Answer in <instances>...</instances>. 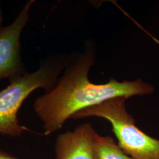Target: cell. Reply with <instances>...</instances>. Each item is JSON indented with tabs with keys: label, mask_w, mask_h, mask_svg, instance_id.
<instances>
[{
	"label": "cell",
	"mask_w": 159,
	"mask_h": 159,
	"mask_svg": "<svg viewBox=\"0 0 159 159\" xmlns=\"http://www.w3.org/2000/svg\"><path fill=\"white\" fill-rule=\"evenodd\" d=\"M94 61V52L86 51L68 65L50 90L35 100L33 109L43 123L45 136L61 129L75 114L85 108L114 98L128 99L154 90L152 85L140 79L122 82L112 79L105 84L93 83L88 75Z\"/></svg>",
	"instance_id": "6da1fadb"
},
{
	"label": "cell",
	"mask_w": 159,
	"mask_h": 159,
	"mask_svg": "<svg viewBox=\"0 0 159 159\" xmlns=\"http://www.w3.org/2000/svg\"><path fill=\"white\" fill-rule=\"evenodd\" d=\"M65 66L62 59L46 60L32 73L10 80V84L0 91V134L19 137L29 129L21 125L18 113L25 99L35 90H50Z\"/></svg>",
	"instance_id": "7a4b0ae2"
},
{
	"label": "cell",
	"mask_w": 159,
	"mask_h": 159,
	"mask_svg": "<svg viewBox=\"0 0 159 159\" xmlns=\"http://www.w3.org/2000/svg\"><path fill=\"white\" fill-rule=\"evenodd\" d=\"M127 98L121 97L106 100L75 114L72 119L96 117L107 120L117 143L133 159H159V140L139 129L135 120L126 109Z\"/></svg>",
	"instance_id": "3957f363"
},
{
	"label": "cell",
	"mask_w": 159,
	"mask_h": 159,
	"mask_svg": "<svg viewBox=\"0 0 159 159\" xmlns=\"http://www.w3.org/2000/svg\"><path fill=\"white\" fill-rule=\"evenodd\" d=\"M34 0L25 3L10 24L0 29V80H9L27 73L21 56L20 37L29 23Z\"/></svg>",
	"instance_id": "277c9868"
},
{
	"label": "cell",
	"mask_w": 159,
	"mask_h": 159,
	"mask_svg": "<svg viewBox=\"0 0 159 159\" xmlns=\"http://www.w3.org/2000/svg\"><path fill=\"white\" fill-rule=\"evenodd\" d=\"M96 133L87 123L60 134L54 145L56 159H94L93 141Z\"/></svg>",
	"instance_id": "5b68a950"
},
{
	"label": "cell",
	"mask_w": 159,
	"mask_h": 159,
	"mask_svg": "<svg viewBox=\"0 0 159 159\" xmlns=\"http://www.w3.org/2000/svg\"><path fill=\"white\" fill-rule=\"evenodd\" d=\"M94 159H133L125 153L112 137L96 133L93 141Z\"/></svg>",
	"instance_id": "8992f818"
},
{
	"label": "cell",
	"mask_w": 159,
	"mask_h": 159,
	"mask_svg": "<svg viewBox=\"0 0 159 159\" xmlns=\"http://www.w3.org/2000/svg\"><path fill=\"white\" fill-rule=\"evenodd\" d=\"M0 159H20L0 148Z\"/></svg>",
	"instance_id": "52a82bcc"
},
{
	"label": "cell",
	"mask_w": 159,
	"mask_h": 159,
	"mask_svg": "<svg viewBox=\"0 0 159 159\" xmlns=\"http://www.w3.org/2000/svg\"><path fill=\"white\" fill-rule=\"evenodd\" d=\"M2 20V10H1V7H0V29L2 27V25H1Z\"/></svg>",
	"instance_id": "ba28073f"
}]
</instances>
